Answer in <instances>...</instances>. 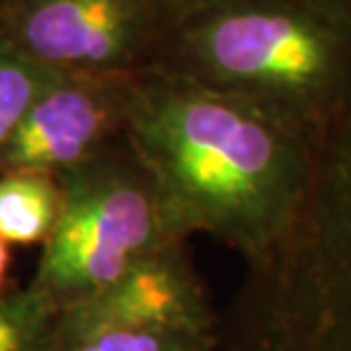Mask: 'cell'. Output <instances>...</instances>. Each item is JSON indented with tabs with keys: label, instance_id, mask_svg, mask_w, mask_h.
<instances>
[{
	"label": "cell",
	"instance_id": "3957f363",
	"mask_svg": "<svg viewBox=\"0 0 351 351\" xmlns=\"http://www.w3.org/2000/svg\"><path fill=\"white\" fill-rule=\"evenodd\" d=\"M219 351H351V103L315 142L290 230L244 263L219 313Z\"/></svg>",
	"mask_w": 351,
	"mask_h": 351
},
{
	"label": "cell",
	"instance_id": "4fadbf2b",
	"mask_svg": "<svg viewBox=\"0 0 351 351\" xmlns=\"http://www.w3.org/2000/svg\"><path fill=\"white\" fill-rule=\"evenodd\" d=\"M10 244L0 240V297L5 294V283H7V274H10Z\"/></svg>",
	"mask_w": 351,
	"mask_h": 351
},
{
	"label": "cell",
	"instance_id": "277c9868",
	"mask_svg": "<svg viewBox=\"0 0 351 351\" xmlns=\"http://www.w3.org/2000/svg\"><path fill=\"white\" fill-rule=\"evenodd\" d=\"M58 180L60 217L27 283L58 311L156 251L189 242L173 228L156 180L125 135Z\"/></svg>",
	"mask_w": 351,
	"mask_h": 351
},
{
	"label": "cell",
	"instance_id": "30bf717a",
	"mask_svg": "<svg viewBox=\"0 0 351 351\" xmlns=\"http://www.w3.org/2000/svg\"><path fill=\"white\" fill-rule=\"evenodd\" d=\"M55 351H219V328H105L58 340Z\"/></svg>",
	"mask_w": 351,
	"mask_h": 351
},
{
	"label": "cell",
	"instance_id": "8fae6325",
	"mask_svg": "<svg viewBox=\"0 0 351 351\" xmlns=\"http://www.w3.org/2000/svg\"><path fill=\"white\" fill-rule=\"evenodd\" d=\"M60 311L30 285L0 297V351H55Z\"/></svg>",
	"mask_w": 351,
	"mask_h": 351
},
{
	"label": "cell",
	"instance_id": "52a82bcc",
	"mask_svg": "<svg viewBox=\"0 0 351 351\" xmlns=\"http://www.w3.org/2000/svg\"><path fill=\"white\" fill-rule=\"evenodd\" d=\"M105 328H219L189 242L156 251L58 315V340Z\"/></svg>",
	"mask_w": 351,
	"mask_h": 351
},
{
	"label": "cell",
	"instance_id": "9c48e42d",
	"mask_svg": "<svg viewBox=\"0 0 351 351\" xmlns=\"http://www.w3.org/2000/svg\"><path fill=\"white\" fill-rule=\"evenodd\" d=\"M55 75L21 51L0 12V156L27 108Z\"/></svg>",
	"mask_w": 351,
	"mask_h": 351
},
{
	"label": "cell",
	"instance_id": "5bb4252c",
	"mask_svg": "<svg viewBox=\"0 0 351 351\" xmlns=\"http://www.w3.org/2000/svg\"><path fill=\"white\" fill-rule=\"evenodd\" d=\"M331 5H335V7H340L342 12H347V14H351V0H328Z\"/></svg>",
	"mask_w": 351,
	"mask_h": 351
},
{
	"label": "cell",
	"instance_id": "9a60e30c",
	"mask_svg": "<svg viewBox=\"0 0 351 351\" xmlns=\"http://www.w3.org/2000/svg\"><path fill=\"white\" fill-rule=\"evenodd\" d=\"M7 3H12V0H0V5H7Z\"/></svg>",
	"mask_w": 351,
	"mask_h": 351
},
{
	"label": "cell",
	"instance_id": "8992f818",
	"mask_svg": "<svg viewBox=\"0 0 351 351\" xmlns=\"http://www.w3.org/2000/svg\"><path fill=\"white\" fill-rule=\"evenodd\" d=\"M132 78L58 73L10 137L0 173L39 171L58 178L121 139Z\"/></svg>",
	"mask_w": 351,
	"mask_h": 351
},
{
	"label": "cell",
	"instance_id": "5b68a950",
	"mask_svg": "<svg viewBox=\"0 0 351 351\" xmlns=\"http://www.w3.org/2000/svg\"><path fill=\"white\" fill-rule=\"evenodd\" d=\"M0 12L21 51L55 73L153 71L171 30L153 0H12Z\"/></svg>",
	"mask_w": 351,
	"mask_h": 351
},
{
	"label": "cell",
	"instance_id": "ba28073f",
	"mask_svg": "<svg viewBox=\"0 0 351 351\" xmlns=\"http://www.w3.org/2000/svg\"><path fill=\"white\" fill-rule=\"evenodd\" d=\"M62 208L60 180L39 171L0 173V240L10 247H44Z\"/></svg>",
	"mask_w": 351,
	"mask_h": 351
},
{
	"label": "cell",
	"instance_id": "7a4b0ae2",
	"mask_svg": "<svg viewBox=\"0 0 351 351\" xmlns=\"http://www.w3.org/2000/svg\"><path fill=\"white\" fill-rule=\"evenodd\" d=\"M158 69L317 142L351 103V14L328 0H221L171 27Z\"/></svg>",
	"mask_w": 351,
	"mask_h": 351
},
{
	"label": "cell",
	"instance_id": "6da1fadb",
	"mask_svg": "<svg viewBox=\"0 0 351 351\" xmlns=\"http://www.w3.org/2000/svg\"><path fill=\"white\" fill-rule=\"evenodd\" d=\"M125 137L180 237L206 235L251 263L304 208L315 139L261 108L160 69L130 82Z\"/></svg>",
	"mask_w": 351,
	"mask_h": 351
},
{
	"label": "cell",
	"instance_id": "7c38bea8",
	"mask_svg": "<svg viewBox=\"0 0 351 351\" xmlns=\"http://www.w3.org/2000/svg\"><path fill=\"white\" fill-rule=\"evenodd\" d=\"M221 0H153V5L158 7V12L162 14V19L169 23V27H173L178 21L192 16V14L208 10Z\"/></svg>",
	"mask_w": 351,
	"mask_h": 351
}]
</instances>
